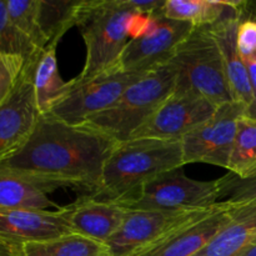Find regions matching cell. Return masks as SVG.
I'll return each mask as SVG.
<instances>
[{"mask_svg":"<svg viewBox=\"0 0 256 256\" xmlns=\"http://www.w3.org/2000/svg\"><path fill=\"white\" fill-rule=\"evenodd\" d=\"M119 142L85 125H70L50 112L40 115L24 146L0 169L74 188L92 195L108 158Z\"/></svg>","mask_w":256,"mask_h":256,"instance_id":"6da1fadb","label":"cell"},{"mask_svg":"<svg viewBox=\"0 0 256 256\" xmlns=\"http://www.w3.org/2000/svg\"><path fill=\"white\" fill-rule=\"evenodd\" d=\"M184 165L182 142L132 138L115 146L104 165L99 188L89 196L122 205L155 178Z\"/></svg>","mask_w":256,"mask_h":256,"instance_id":"7a4b0ae2","label":"cell"},{"mask_svg":"<svg viewBox=\"0 0 256 256\" xmlns=\"http://www.w3.org/2000/svg\"><path fill=\"white\" fill-rule=\"evenodd\" d=\"M135 9L132 0H82L76 26L86 46V59L79 82L115 72L130 42Z\"/></svg>","mask_w":256,"mask_h":256,"instance_id":"3957f363","label":"cell"},{"mask_svg":"<svg viewBox=\"0 0 256 256\" xmlns=\"http://www.w3.org/2000/svg\"><path fill=\"white\" fill-rule=\"evenodd\" d=\"M176 86V72L166 62L150 70L132 82L122 96L104 112L89 118L82 125L124 142L149 120Z\"/></svg>","mask_w":256,"mask_h":256,"instance_id":"277c9868","label":"cell"},{"mask_svg":"<svg viewBox=\"0 0 256 256\" xmlns=\"http://www.w3.org/2000/svg\"><path fill=\"white\" fill-rule=\"evenodd\" d=\"M168 62L176 72L175 88L190 90L216 106L234 102L222 52L206 26L195 28Z\"/></svg>","mask_w":256,"mask_h":256,"instance_id":"5b68a950","label":"cell"},{"mask_svg":"<svg viewBox=\"0 0 256 256\" xmlns=\"http://www.w3.org/2000/svg\"><path fill=\"white\" fill-rule=\"evenodd\" d=\"M219 202V186L215 182H202L186 176L175 168L148 182L132 200L120 206L128 210L186 212L212 208Z\"/></svg>","mask_w":256,"mask_h":256,"instance_id":"8992f818","label":"cell"},{"mask_svg":"<svg viewBox=\"0 0 256 256\" xmlns=\"http://www.w3.org/2000/svg\"><path fill=\"white\" fill-rule=\"evenodd\" d=\"M246 110L244 104L238 102L219 105L209 120L182 138L184 164L204 162L228 169L238 124L246 116Z\"/></svg>","mask_w":256,"mask_h":256,"instance_id":"52a82bcc","label":"cell"},{"mask_svg":"<svg viewBox=\"0 0 256 256\" xmlns=\"http://www.w3.org/2000/svg\"><path fill=\"white\" fill-rule=\"evenodd\" d=\"M145 74L115 70L85 82L70 80V90L50 114L70 125H82L89 118L115 104L122 92Z\"/></svg>","mask_w":256,"mask_h":256,"instance_id":"ba28073f","label":"cell"},{"mask_svg":"<svg viewBox=\"0 0 256 256\" xmlns=\"http://www.w3.org/2000/svg\"><path fill=\"white\" fill-rule=\"evenodd\" d=\"M215 205L186 212L129 210L122 228L106 244L114 256H136L154 246L182 225L206 215Z\"/></svg>","mask_w":256,"mask_h":256,"instance_id":"9c48e42d","label":"cell"},{"mask_svg":"<svg viewBox=\"0 0 256 256\" xmlns=\"http://www.w3.org/2000/svg\"><path fill=\"white\" fill-rule=\"evenodd\" d=\"M194 29L189 22L166 18L162 12L154 14L144 32L128 42L118 69L122 72H148L166 64L176 48Z\"/></svg>","mask_w":256,"mask_h":256,"instance_id":"30bf717a","label":"cell"},{"mask_svg":"<svg viewBox=\"0 0 256 256\" xmlns=\"http://www.w3.org/2000/svg\"><path fill=\"white\" fill-rule=\"evenodd\" d=\"M216 108L212 102L190 90L175 88L172 95L132 138L182 142L188 132L209 120Z\"/></svg>","mask_w":256,"mask_h":256,"instance_id":"8fae6325","label":"cell"},{"mask_svg":"<svg viewBox=\"0 0 256 256\" xmlns=\"http://www.w3.org/2000/svg\"><path fill=\"white\" fill-rule=\"evenodd\" d=\"M38 55L25 64L16 88L0 106V162L24 146L40 118L32 86V68Z\"/></svg>","mask_w":256,"mask_h":256,"instance_id":"7c38bea8","label":"cell"},{"mask_svg":"<svg viewBox=\"0 0 256 256\" xmlns=\"http://www.w3.org/2000/svg\"><path fill=\"white\" fill-rule=\"evenodd\" d=\"M234 206L218 202L204 216L182 225L158 244L136 256H194L230 222Z\"/></svg>","mask_w":256,"mask_h":256,"instance_id":"4fadbf2b","label":"cell"},{"mask_svg":"<svg viewBox=\"0 0 256 256\" xmlns=\"http://www.w3.org/2000/svg\"><path fill=\"white\" fill-rule=\"evenodd\" d=\"M72 232L64 208L59 210H4L0 212V242L22 246Z\"/></svg>","mask_w":256,"mask_h":256,"instance_id":"5bb4252c","label":"cell"},{"mask_svg":"<svg viewBox=\"0 0 256 256\" xmlns=\"http://www.w3.org/2000/svg\"><path fill=\"white\" fill-rule=\"evenodd\" d=\"M129 210L114 202H99L89 195L64 208L65 216L74 234L106 244L122 228Z\"/></svg>","mask_w":256,"mask_h":256,"instance_id":"9a60e30c","label":"cell"},{"mask_svg":"<svg viewBox=\"0 0 256 256\" xmlns=\"http://www.w3.org/2000/svg\"><path fill=\"white\" fill-rule=\"evenodd\" d=\"M60 188V185L48 180L0 169V212L62 209L48 196L49 192Z\"/></svg>","mask_w":256,"mask_h":256,"instance_id":"2e32d148","label":"cell"},{"mask_svg":"<svg viewBox=\"0 0 256 256\" xmlns=\"http://www.w3.org/2000/svg\"><path fill=\"white\" fill-rule=\"evenodd\" d=\"M240 19H225L212 26H206L220 48L226 72L228 84L234 102L250 106L252 100L249 70L242 62L236 48V30Z\"/></svg>","mask_w":256,"mask_h":256,"instance_id":"e0dca14e","label":"cell"},{"mask_svg":"<svg viewBox=\"0 0 256 256\" xmlns=\"http://www.w3.org/2000/svg\"><path fill=\"white\" fill-rule=\"evenodd\" d=\"M232 206L230 222L194 256H242L256 244V204Z\"/></svg>","mask_w":256,"mask_h":256,"instance_id":"ac0fdd59","label":"cell"},{"mask_svg":"<svg viewBox=\"0 0 256 256\" xmlns=\"http://www.w3.org/2000/svg\"><path fill=\"white\" fill-rule=\"evenodd\" d=\"M245 2L222 0H165L162 14L194 28L212 26L225 19H242Z\"/></svg>","mask_w":256,"mask_h":256,"instance_id":"d6986e66","label":"cell"},{"mask_svg":"<svg viewBox=\"0 0 256 256\" xmlns=\"http://www.w3.org/2000/svg\"><path fill=\"white\" fill-rule=\"evenodd\" d=\"M32 86L40 115L50 112L70 90L72 82H65L59 72L55 44L48 45L38 55L32 68Z\"/></svg>","mask_w":256,"mask_h":256,"instance_id":"ffe728a7","label":"cell"},{"mask_svg":"<svg viewBox=\"0 0 256 256\" xmlns=\"http://www.w3.org/2000/svg\"><path fill=\"white\" fill-rule=\"evenodd\" d=\"M22 256H114L108 244L82 235L70 234L22 246Z\"/></svg>","mask_w":256,"mask_h":256,"instance_id":"44dd1931","label":"cell"},{"mask_svg":"<svg viewBox=\"0 0 256 256\" xmlns=\"http://www.w3.org/2000/svg\"><path fill=\"white\" fill-rule=\"evenodd\" d=\"M228 170L239 179L256 178V120H239Z\"/></svg>","mask_w":256,"mask_h":256,"instance_id":"7402d4cb","label":"cell"},{"mask_svg":"<svg viewBox=\"0 0 256 256\" xmlns=\"http://www.w3.org/2000/svg\"><path fill=\"white\" fill-rule=\"evenodd\" d=\"M80 2L82 0H40V24L49 45H58L70 28L76 26Z\"/></svg>","mask_w":256,"mask_h":256,"instance_id":"603a6c76","label":"cell"},{"mask_svg":"<svg viewBox=\"0 0 256 256\" xmlns=\"http://www.w3.org/2000/svg\"><path fill=\"white\" fill-rule=\"evenodd\" d=\"M40 52L14 24L8 12L6 0H0V54L20 58L28 62Z\"/></svg>","mask_w":256,"mask_h":256,"instance_id":"cb8c5ba5","label":"cell"},{"mask_svg":"<svg viewBox=\"0 0 256 256\" xmlns=\"http://www.w3.org/2000/svg\"><path fill=\"white\" fill-rule=\"evenodd\" d=\"M8 12L14 24L39 50L49 45L40 24V0H6Z\"/></svg>","mask_w":256,"mask_h":256,"instance_id":"d4e9b609","label":"cell"},{"mask_svg":"<svg viewBox=\"0 0 256 256\" xmlns=\"http://www.w3.org/2000/svg\"><path fill=\"white\" fill-rule=\"evenodd\" d=\"M219 202L230 205L256 204V178L239 179L232 172L218 179Z\"/></svg>","mask_w":256,"mask_h":256,"instance_id":"484cf974","label":"cell"},{"mask_svg":"<svg viewBox=\"0 0 256 256\" xmlns=\"http://www.w3.org/2000/svg\"><path fill=\"white\" fill-rule=\"evenodd\" d=\"M26 62L16 56L0 54V106L12 94Z\"/></svg>","mask_w":256,"mask_h":256,"instance_id":"4316f807","label":"cell"},{"mask_svg":"<svg viewBox=\"0 0 256 256\" xmlns=\"http://www.w3.org/2000/svg\"><path fill=\"white\" fill-rule=\"evenodd\" d=\"M236 48L245 65L256 64V19L240 20L236 30Z\"/></svg>","mask_w":256,"mask_h":256,"instance_id":"83f0119b","label":"cell"},{"mask_svg":"<svg viewBox=\"0 0 256 256\" xmlns=\"http://www.w3.org/2000/svg\"><path fill=\"white\" fill-rule=\"evenodd\" d=\"M248 70H249L250 76V84H252V100L250 106L246 110V116L250 119L256 120V64L246 65Z\"/></svg>","mask_w":256,"mask_h":256,"instance_id":"f1b7e54d","label":"cell"},{"mask_svg":"<svg viewBox=\"0 0 256 256\" xmlns=\"http://www.w3.org/2000/svg\"><path fill=\"white\" fill-rule=\"evenodd\" d=\"M0 256H22V246L0 242Z\"/></svg>","mask_w":256,"mask_h":256,"instance_id":"f546056e","label":"cell"},{"mask_svg":"<svg viewBox=\"0 0 256 256\" xmlns=\"http://www.w3.org/2000/svg\"><path fill=\"white\" fill-rule=\"evenodd\" d=\"M242 256H256V244L252 245V248H249Z\"/></svg>","mask_w":256,"mask_h":256,"instance_id":"4dcf8cb0","label":"cell"}]
</instances>
